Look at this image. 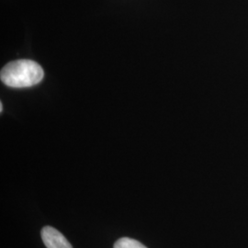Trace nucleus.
<instances>
[{"label":"nucleus","instance_id":"20e7f679","mask_svg":"<svg viewBox=\"0 0 248 248\" xmlns=\"http://www.w3.org/2000/svg\"><path fill=\"white\" fill-rule=\"evenodd\" d=\"M0 110H1V112H2V110H3V105H2V104H0Z\"/></svg>","mask_w":248,"mask_h":248},{"label":"nucleus","instance_id":"7ed1b4c3","mask_svg":"<svg viewBox=\"0 0 248 248\" xmlns=\"http://www.w3.org/2000/svg\"><path fill=\"white\" fill-rule=\"evenodd\" d=\"M114 248H147L143 246L137 240L132 239L129 237H123L121 239L116 241L114 244Z\"/></svg>","mask_w":248,"mask_h":248},{"label":"nucleus","instance_id":"f03ea898","mask_svg":"<svg viewBox=\"0 0 248 248\" xmlns=\"http://www.w3.org/2000/svg\"><path fill=\"white\" fill-rule=\"evenodd\" d=\"M42 239L47 248H73L62 233L52 226H45L42 230Z\"/></svg>","mask_w":248,"mask_h":248},{"label":"nucleus","instance_id":"f257e3e1","mask_svg":"<svg viewBox=\"0 0 248 248\" xmlns=\"http://www.w3.org/2000/svg\"><path fill=\"white\" fill-rule=\"evenodd\" d=\"M40 64L31 60H17L6 64L0 73L1 81L8 87L21 89L32 87L44 78Z\"/></svg>","mask_w":248,"mask_h":248}]
</instances>
